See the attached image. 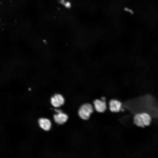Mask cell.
<instances>
[{"label": "cell", "instance_id": "cell-1", "mask_svg": "<svg viewBox=\"0 0 158 158\" xmlns=\"http://www.w3.org/2000/svg\"><path fill=\"white\" fill-rule=\"evenodd\" d=\"M93 107L91 104L86 103L82 105L79 108L78 113L80 117L84 120H88L93 112Z\"/></svg>", "mask_w": 158, "mask_h": 158}, {"label": "cell", "instance_id": "cell-2", "mask_svg": "<svg viewBox=\"0 0 158 158\" xmlns=\"http://www.w3.org/2000/svg\"><path fill=\"white\" fill-rule=\"evenodd\" d=\"M95 110L98 112L102 113L107 109V105L105 101L102 99H96L93 102Z\"/></svg>", "mask_w": 158, "mask_h": 158}, {"label": "cell", "instance_id": "cell-3", "mask_svg": "<svg viewBox=\"0 0 158 158\" xmlns=\"http://www.w3.org/2000/svg\"><path fill=\"white\" fill-rule=\"evenodd\" d=\"M65 100L63 97L61 95L56 94L51 97V102L52 105L54 107H57L63 105Z\"/></svg>", "mask_w": 158, "mask_h": 158}, {"label": "cell", "instance_id": "cell-4", "mask_svg": "<svg viewBox=\"0 0 158 158\" xmlns=\"http://www.w3.org/2000/svg\"><path fill=\"white\" fill-rule=\"evenodd\" d=\"M110 110L112 112H118L121 109L122 104L116 99H111L109 102Z\"/></svg>", "mask_w": 158, "mask_h": 158}, {"label": "cell", "instance_id": "cell-5", "mask_svg": "<svg viewBox=\"0 0 158 158\" xmlns=\"http://www.w3.org/2000/svg\"><path fill=\"white\" fill-rule=\"evenodd\" d=\"M57 114L54 115V118L55 122L59 124H62L65 123L67 120L68 116L64 113L61 112L58 113Z\"/></svg>", "mask_w": 158, "mask_h": 158}, {"label": "cell", "instance_id": "cell-6", "mask_svg": "<svg viewBox=\"0 0 158 158\" xmlns=\"http://www.w3.org/2000/svg\"><path fill=\"white\" fill-rule=\"evenodd\" d=\"M39 123L40 127L45 130H49L51 128V122L48 119L40 118L39 120Z\"/></svg>", "mask_w": 158, "mask_h": 158}, {"label": "cell", "instance_id": "cell-7", "mask_svg": "<svg viewBox=\"0 0 158 158\" xmlns=\"http://www.w3.org/2000/svg\"><path fill=\"white\" fill-rule=\"evenodd\" d=\"M142 122L145 126H150L152 121V116L149 113L145 112L140 113Z\"/></svg>", "mask_w": 158, "mask_h": 158}, {"label": "cell", "instance_id": "cell-8", "mask_svg": "<svg viewBox=\"0 0 158 158\" xmlns=\"http://www.w3.org/2000/svg\"><path fill=\"white\" fill-rule=\"evenodd\" d=\"M133 119L134 123L138 127L142 128L145 127L142 119L140 113L136 114Z\"/></svg>", "mask_w": 158, "mask_h": 158}, {"label": "cell", "instance_id": "cell-9", "mask_svg": "<svg viewBox=\"0 0 158 158\" xmlns=\"http://www.w3.org/2000/svg\"><path fill=\"white\" fill-rule=\"evenodd\" d=\"M125 10L126 11L130 12V13H133V11L131 10H130V9H129L128 8H125Z\"/></svg>", "mask_w": 158, "mask_h": 158}, {"label": "cell", "instance_id": "cell-10", "mask_svg": "<svg viewBox=\"0 0 158 158\" xmlns=\"http://www.w3.org/2000/svg\"><path fill=\"white\" fill-rule=\"evenodd\" d=\"M55 111H56L58 113H59L61 112H62V111L61 110H57V109H55Z\"/></svg>", "mask_w": 158, "mask_h": 158}]
</instances>
